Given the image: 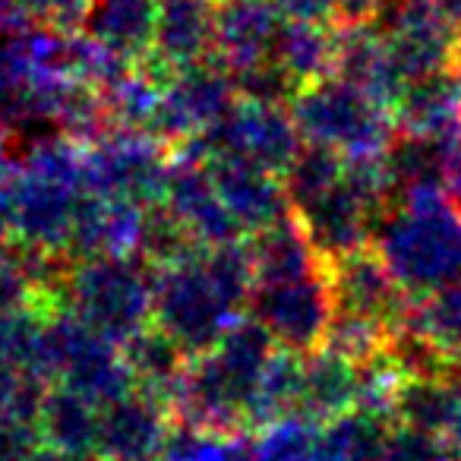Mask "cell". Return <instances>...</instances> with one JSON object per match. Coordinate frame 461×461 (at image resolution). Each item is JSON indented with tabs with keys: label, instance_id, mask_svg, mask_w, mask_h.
<instances>
[{
	"label": "cell",
	"instance_id": "cell-1",
	"mask_svg": "<svg viewBox=\"0 0 461 461\" xmlns=\"http://www.w3.org/2000/svg\"><path fill=\"white\" fill-rule=\"evenodd\" d=\"M250 244L190 247L184 257L155 269V326L190 357L205 354L250 310Z\"/></svg>",
	"mask_w": 461,
	"mask_h": 461
},
{
	"label": "cell",
	"instance_id": "cell-2",
	"mask_svg": "<svg viewBox=\"0 0 461 461\" xmlns=\"http://www.w3.org/2000/svg\"><path fill=\"white\" fill-rule=\"evenodd\" d=\"M276 351V339L247 313L215 348L190 357V366L167 404L171 420L209 429L215 436L250 433L247 414L253 392Z\"/></svg>",
	"mask_w": 461,
	"mask_h": 461
},
{
	"label": "cell",
	"instance_id": "cell-3",
	"mask_svg": "<svg viewBox=\"0 0 461 461\" xmlns=\"http://www.w3.org/2000/svg\"><path fill=\"white\" fill-rule=\"evenodd\" d=\"M86 199V146L67 136H41L26 146L7 180L14 240L67 259L79 205Z\"/></svg>",
	"mask_w": 461,
	"mask_h": 461
},
{
	"label": "cell",
	"instance_id": "cell-4",
	"mask_svg": "<svg viewBox=\"0 0 461 461\" xmlns=\"http://www.w3.org/2000/svg\"><path fill=\"white\" fill-rule=\"evenodd\" d=\"M373 250L411 297L461 278V212L446 193L398 199L379 215Z\"/></svg>",
	"mask_w": 461,
	"mask_h": 461
},
{
	"label": "cell",
	"instance_id": "cell-5",
	"mask_svg": "<svg viewBox=\"0 0 461 461\" xmlns=\"http://www.w3.org/2000/svg\"><path fill=\"white\" fill-rule=\"evenodd\" d=\"M60 307L123 348L155 322V266L140 253L73 259L60 285Z\"/></svg>",
	"mask_w": 461,
	"mask_h": 461
},
{
	"label": "cell",
	"instance_id": "cell-6",
	"mask_svg": "<svg viewBox=\"0 0 461 461\" xmlns=\"http://www.w3.org/2000/svg\"><path fill=\"white\" fill-rule=\"evenodd\" d=\"M291 114L303 142L326 146L341 158H376L398 130L389 104L339 73L303 86L291 98Z\"/></svg>",
	"mask_w": 461,
	"mask_h": 461
},
{
	"label": "cell",
	"instance_id": "cell-7",
	"mask_svg": "<svg viewBox=\"0 0 461 461\" xmlns=\"http://www.w3.org/2000/svg\"><path fill=\"white\" fill-rule=\"evenodd\" d=\"M303 149V136L291 114V104L253 102L238 98L230 111L218 123H212L205 133L193 136L190 142L177 146L174 152L193 155L199 161L209 158H234L247 165L266 167L272 174H282L291 167L297 152Z\"/></svg>",
	"mask_w": 461,
	"mask_h": 461
},
{
	"label": "cell",
	"instance_id": "cell-8",
	"mask_svg": "<svg viewBox=\"0 0 461 461\" xmlns=\"http://www.w3.org/2000/svg\"><path fill=\"white\" fill-rule=\"evenodd\" d=\"M171 152L174 146L146 130H108L86 146V190L136 205H158L171 177Z\"/></svg>",
	"mask_w": 461,
	"mask_h": 461
},
{
	"label": "cell",
	"instance_id": "cell-9",
	"mask_svg": "<svg viewBox=\"0 0 461 461\" xmlns=\"http://www.w3.org/2000/svg\"><path fill=\"white\" fill-rule=\"evenodd\" d=\"M247 313L276 339L278 348L310 354L326 345L329 326L335 320V294L329 263L313 272L288 278L253 282Z\"/></svg>",
	"mask_w": 461,
	"mask_h": 461
},
{
	"label": "cell",
	"instance_id": "cell-10",
	"mask_svg": "<svg viewBox=\"0 0 461 461\" xmlns=\"http://www.w3.org/2000/svg\"><path fill=\"white\" fill-rule=\"evenodd\" d=\"M291 215L301 221L316 253L326 263H335L373 244V230H376L383 209L354 184L345 165V174L335 177L332 184L291 199Z\"/></svg>",
	"mask_w": 461,
	"mask_h": 461
},
{
	"label": "cell",
	"instance_id": "cell-11",
	"mask_svg": "<svg viewBox=\"0 0 461 461\" xmlns=\"http://www.w3.org/2000/svg\"><path fill=\"white\" fill-rule=\"evenodd\" d=\"M238 98L234 77L215 58L180 67L161 86V104L152 133L177 149L221 121Z\"/></svg>",
	"mask_w": 461,
	"mask_h": 461
},
{
	"label": "cell",
	"instance_id": "cell-12",
	"mask_svg": "<svg viewBox=\"0 0 461 461\" xmlns=\"http://www.w3.org/2000/svg\"><path fill=\"white\" fill-rule=\"evenodd\" d=\"M370 23L379 29L398 73L408 83L452 67L461 29L433 0H385V7Z\"/></svg>",
	"mask_w": 461,
	"mask_h": 461
},
{
	"label": "cell",
	"instance_id": "cell-13",
	"mask_svg": "<svg viewBox=\"0 0 461 461\" xmlns=\"http://www.w3.org/2000/svg\"><path fill=\"white\" fill-rule=\"evenodd\" d=\"M329 278H332L335 313L360 316L392 332H398V326L408 320L414 297L398 285V278L373 250V244L329 263Z\"/></svg>",
	"mask_w": 461,
	"mask_h": 461
},
{
	"label": "cell",
	"instance_id": "cell-14",
	"mask_svg": "<svg viewBox=\"0 0 461 461\" xmlns=\"http://www.w3.org/2000/svg\"><path fill=\"white\" fill-rule=\"evenodd\" d=\"M161 205L184 224L190 240L199 247H218L244 238V230L230 218L228 205H224L221 193L212 180L209 165L190 158V155H174Z\"/></svg>",
	"mask_w": 461,
	"mask_h": 461
},
{
	"label": "cell",
	"instance_id": "cell-15",
	"mask_svg": "<svg viewBox=\"0 0 461 461\" xmlns=\"http://www.w3.org/2000/svg\"><path fill=\"white\" fill-rule=\"evenodd\" d=\"M288 16L272 0H215V54L234 77L272 60Z\"/></svg>",
	"mask_w": 461,
	"mask_h": 461
},
{
	"label": "cell",
	"instance_id": "cell-16",
	"mask_svg": "<svg viewBox=\"0 0 461 461\" xmlns=\"http://www.w3.org/2000/svg\"><path fill=\"white\" fill-rule=\"evenodd\" d=\"M205 165H209V174L221 193L224 205H228L230 218L238 221V228L247 238L291 215V196L282 174L234 158H209Z\"/></svg>",
	"mask_w": 461,
	"mask_h": 461
},
{
	"label": "cell",
	"instance_id": "cell-17",
	"mask_svg": "<svg viewBox=\"0 0 461 461\" xmlns=\"http://www.w3.org/2000/svg\"><path fill=\"white\" fill-rule=\"evenodd\" d=\"M171 429V411L146 392H130L102 408L98 461H152Z\"/></svg>",
	"mask_w": 461,
	"mask_h": 461
},
{
	"label": "cell",
	"instance_id": "cell-18",
	"mask_svg": "<svg viewBox=\"0 0 461 461\" xmlns=\"http://www.w3.org/2000/svg\"><path fill=\"white\" fill-rule=\"evenodd\" d=\"M215 54V0H158L155 48L142 67L167 79L180 67L212 60Z\"/></svg>",
	"mask_w": 461,
	"mask_h": 461
},
{
	"label": "cell",
	"instance_id": "cell-19",
	"mask_svg": "<svg viewBox=\"0 0 461 461\" xmlns=\"http://www.w3.org/2000/svg\"><path fill=\"white\" fill-rule=\"evenodd\" d=\"M149 209L152 205H136L127 199L86 190L67 259L73 263V259L108 257V253H140Z\"/></svg>",
	"mask_w": 461,
	"mask_h": 461
},
{
	"label": "cell",
	"instance_id": "cell-20",
	"mask_svg": "<svg viewBox=\"0 0 461 461\" xmlns=\"http://www.w3.org/2000/svg\"><path fill=\"white\" fill-rule=\"evenodd\" d=\"M392 114L395 127L404 133L455 142L461 136V79L452 73V67L411 79Z\"/></svg>",
	"mask_w": 461,
	"mask_h": 461
},
{
	"label": "cell",
	"instance_id": "cell-21",
	"mask_svg": "<svg viewBox=\"0 0 461 461\" xmlns=\"http://www.w3.org/2000/svg\"><path fill=\"white\" fill-rule=\"evenodd\" d=\"M335 73L351 79L354 86L366 89L395 108L398 95L404 92L408 79L398 73L383 35L373 23H339V64Z\"/></svg>",
	"mask_w": 461,
	"mask_h": 461
},
{
	"label": "cell",
	"instance_id": "cell-22",
	"mask_svg": "<svg viewBox=\"0 0 461 461\" xmlns=\"http://www.w3.org/2000/svg\"><path fill=\"white\" fill-rule=\"evenodd\" d=\"M158 0H92L83 32L111 54L142 64L155 48Z\"/></svg>",
	"mask_w": 461,
	"mask_h": 461
},
{
	"label": "cell",
	"instance_id": "cell-23",
	"mask_svg": "<svg viewBox=\"0 0 461 461\" xmlns=\"http://www.w3.org/2000/svg\"><path fill=\"white\" fill-rule=\"evenodd\" d=\"M360 370H364L360 360L348 357L329 345L303 354V385L297 414L326 423L345 411L357 408Z\"/></svg>",
	"mask_w": 461,
	"mask_h": 461
},
{
	"label": "cell",
	"instance_id": "cell-24",
	"mask_svg": "<svg viewBox=\"0 0 461 461\" xmlns=\"http://www.w3.org/2000/svg\"><path fill=\"white\" fill-rule=\"evenodd\" d=\"M448 149H452V142L395 130L385 152L379 155L392 203L411 196H429V193H446Z\"/></svg>",
	"mask_w": 461,
	"mask_h": 461
},
{
	"label": "cell",
	"instance_id": "cell-25",
	"mask_svg": "<svg viewBox=\"0 0 461 461\" xmlns=\"http://www.w3.org/2000/svg\"><path fill=\"white\" fill-rule=\"evenodd\" d=\"M98 423L102 408L67 385H51L39 411V429L45 446L77 461H98Z\"/></svg>",
	"mask_w": 461,
	"mask_h": 461
},
{
	"label": "cell",
	"instance_id": "cell-26",
	"mask_svg": "<svg viewBox=\"0 0 461 461\" xmlns=\"http://www.w3.org/2000/svg\"><path fill=\"white\" fill-rule=\"evenodd\" d=\"M272 60L294 79L297 92L316 79L332 77L335 64H339V23L288 16Z\"/></svg>",
	"mask_w": 461,
	"mask_h": 461
},
{
	"label": "cell",
	"instance_id": "cell-27",
	"mask_svg": "<svg viewBox=\"0 0 461 461\" xmlns=\"http://www.w3.org/2000/svg\"><path fill=\"white\" fill-rule=\"evenodd\" d=\"M121 351L130 373H133L136 389L158 398L161 404H171L174 392H177L180 379H184L186 366H190V354L171 335L161 332L155 322L149 329H142L140 335H133Z\"/></svg>",
	"mask_w": 461,
	"mask_h": 461
},
{
	"label": "cell",
	"instance_id": "cell-28",
	"mask_svg": "<svg viewBox=\"0 0 461 461\" xmlns=\"http://www.w3.org/2000/svg\"><path fill=\"white\" fill-rule=\"evenodd\" d=\"M395 423L373 411L351 408L320 423L316 461H379Z\"/></svg>",
	"mask_w": 461,
	"mask_h": 461
},
{
	"label": "cell",
	"instance_id": "cell-29",
	"mask_svg": "<svg viewBox=\"0 0 461 461\" xmlns=\"http://www.w3.org/2000/svg\"><path fill=\"white\" fill-rule=\"evenodd\" d=\"M301 385H303V354L278 348L272 360L266 364L259 385L253 392L250 414H247V429L269 427V423L282 420L288 414H297L301 408Z\"/></svg>",
	"mask_w": 461,
	"mask_h": 461
},
{
	"label": "cell",
	"instance_id": "cell-30",
	"mask_svg": "<svg viewBox=\"0 0 461 461\" xmlns=\"http://www.w3.org/2000/svg\"><path fill=\"white\" fill-rule=\"evenodd\" d=\"M404 326L420 332L455 370H461V278L427 297H417Z\"/></svg>",
	"mask_w": 461,
	"mask_h": 461
},
{
	"label": "cell",
	"instance_id": "cell-31",
	"mask_svg": "<svg viewBox=\"0 0 461 461\" xmlns=\"http://www.w3.org/2000/svg\"><path fill=\"white\" fill-rule=\"evenodd\" d=\"M23 29H0V123L7 130L14 127V117L26 98L29 86L35 83Z\"/></svg>",
	"mask_w": 461,
	"mask_h": 461
},
{
	"label": "cell",
	"instance_id": "cell-32",
	"mask_svg": "<svg viewBox=\"0 0 461 461\" xmlns=\"http://www.w3.org/2000/svg\"><path fill=\"white\" fill-rule=\"evenodd\" d=\"M51 385L16 366L14 360L0 357V420L4 417H32L39 420L41 402Z\"/></svg>",
	"mask_w": 461,
	"mask_h": 461
},
{
	"label": "cell",
	"instance_id": "cell-33",
	"mask_svg": "<svg viewBox=\"0 0 461 461\" xmlns=\"http://www.w3.org/2000/svg\"><path fill=\"white\" fill-rule=\"evenodd\" d=\"M379 461H461V452L442 436L395 423Z\"/></svg>",
	"mask_w": 461,
	"mask_h": 461
},
{
	"label": "cell",
	"instance_id": "cell-34",
	"mask_svg": "<svg viewBox=\"0 0 461 461\" xmlns=\"http://www.w3.org/2000/svg\"><path fill=\"white\" fill-rule=\"evenodd\" d=\"M45 446L39 420L32 417H4L0 420V461H32Z\"/></svg>",
	"mask_w": 461,
	"mask_h": 461
},
{
	"label": "cell",
	"instance_id": "cell-35",
	"mask_svg": "<svg viewBox=\"0 0 461 461\" xmlns=\"http://www.w3.org/2000/svg\"><path fill=\"white\" fill-rule=\"evenodd\" d=\"M89 4L92 0H23V10L39 26L77 32V29H83Z\"/></svg>",
	"mask_w": 461,
	"mask_h": 461
},
{
	"label": "cell",
	"instance_id": "cell-36",
	"mask_svg": "<svg viewBox=\"0 0 461 461\" xmlns=\"http://www.w3.org/2000/svg\"><path fill=\"white\" fill-rule=\"evenodd\" d=\"M285 16L294 20H332L335 23V0H272Z\"/></svg>",
	"mask_w": 461,
	"mask_h": 461
},
{
	"label": "cell",
	"instance_id": "cell-37",
	"mask_svg": "<svg viewBox=\"0 0 461 461\" xmlns=\"http://www.w3.org/2000/svg\"><path fill=\"white\" fill-rule=\"evenodd\" d=\"M385 0H335V23H370Z\"/></svg>",
	"mask_w": 461,
	"mask_h": 461
},
{
	"label": "cell",
	"instance_id": "cell-38",
	"mask_svg": "<svg viewBox=\"0 0 461 461\" xmlns=\"http://www.w3.org/2000/svg\"><path fill=\"white\" fill-rule=\"evenodd\" d=\"M446 196L461 212V136L448 149V167H446Z\"/></svg>",
	"mask_w": 461,
	"mask_h": 461
},
{
	"label": "cell",
	"instance_id": "cell-39",
	"mask_svg": "<svg viewBox=\"0 0 461 461\" xmlns=\"http://www.w3.org/2000/svg\"><path fill=\"white\" fill-rule=\"evenodd\" d=\"M221 461H269V458L259 455L257 446H253V436L244 433V436H230L228 446H224Z\"/></svg>",
	"mask_w": 461,
	"mask_h": 461
},
{
	"label": "cell",
	"instance_id": "cell-40",
	"mask_svg": "<svg viewBox=\"0 0 461 461\" xmlns=\"http://www.w3.org/2000/svg\"><path fill=\"white\" fill-rule=\"evenodd\" d=\"M32 20L23 10V0H0V29H23Z\"/></svg>",
	"mask_w": 461,
	"mask_h": 461
},
{
	"label": "cell",
	"instance_id": "cell-41",
	"mask_svg": "<svg viewBox=\"0 0 461 461\" xmlns=\"http://www.w3.org/2000/svg\"><path fill=\"white\" fill-rule=\"evenodd\" d=\"M442 439H448L461 452V376H458V389H455L452 414H448V423L442 429Z\"/></svg>",
	"mask_w": 461,
	"mask_h": 461
},
{
	"label": "cell",
	"instance_id": "cell-42",
	"mask_svg": "<svg viewBox=\"0 0 461 461\" xmlns=\"http://www.w3.org/2000/svg\"><path fill=\"white\" fill-rule=\"evenodd\" d=\"M14 238V224H10V205H7V184L0 186V250L10 247Z\"/></svg>",
	"mask_w": 461,
	"mask_h": 461
},
{
	"label": "cell",
	"instance_id": "cell-43",
	"mask_svg": "<svg viewBox=\"0 0 461 461\" xmlns=\"http://www.w3.org/2000/svg\"><path fill=\"white\" fill-rule=\"evenodd\" d=\"M433 4L455 23V26L461 29V0H433Z\"/></svg>",
	"mask_w": 461,
	"mask_h": 461
},
{
	"label": "cell",
	"instance_id": "cell-44",
	"mask_svg": "<svg viewBox=\"0 0 461 461\" xmlns=\"http://www.w3.org/2000/svg\"><path fill=\"white\" fill-rule=\"evenodd\" d=\"M452 73L461 79V32H458V41H455V54H452Z\"/></svg>",
	"mask_w": 461,
	"mask_h": 461
}]
</instances>
